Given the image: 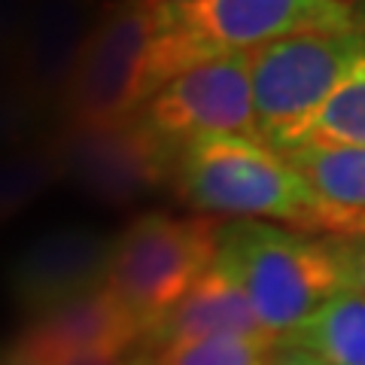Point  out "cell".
<instances>
[{
	"instance_id": "obj_9",
	"label": "cell",
	"mask_w": 365,
	"mask_h": 365,
	"mask_svg": "<svg viewBox=\"0 0 365 365\" xmlns=\"http://www.w3.org/2000/svg\"><path fill=\"white\" fill-rule=\"evenodd\" d=\"M116 237L64 225L25 244L9 262L6 287L28 319L107 287Z\"/></svg>"
},
{
	"instance_id": "obj_20",
	"label": "cell",
	"mask_w": 365,
	"mask_h": 365,
	"mask_svg": "<svg viewBox=\"0 0 365 365\" xmlns=\"http://www.w3.org/2000/svg\"><path fill=\"white\" fill-rule=\"evenodd\" d=\"M34 0H0V49L16 55L31 19Z\"/></svg>"
},
{
	"instance_id": "obj_25",
	"label": "cell",
	"mask_w": 365,
	"mask_h": 365,
	"mask_svg": "<svg viewBox=\"0 0 365 365\" xmlns=\"http://www.w3.org/2000/svg\"><path fill=\"white\" fill-rule=\"evenodd\" d=\"M0 365H37L34 359H28L21 350H16V347H9L6 353H0Z\"/></svg>"
},
{
	"instance_id": "obj_1",
	"label": "cell",
	"mask_w": 365,
	"mask_h": 365,
	"mask_svg": "<svg viewBox=\"0 0 365 365\" xmlns=\"http://www.w3.org/2000/svg\"><path fill=\"white\" fill-rule=\"evenodd\" d=\"M174 192L207 216L259 220L304 235L359 237L365 213L326 201L287 155L247 137H201L180 150Z\"/></svg>"
},
{
	"instance_id": "obj_18",
	"label": "cell",
	"mask_w": 365,
	"mask_h": 365,
	"mask_svg": "<svg viewBox=\"0 0 365 365\" xmlns=\"http://www.w3.org/2000/svg\"><path fill=\"white\" fill-rule=\"evenodd\" d=\"M43 104H37L16 79L0 86V155L19 150L25 143H34L37 125L46 116Z\"/></svg>"
},
{
	"instance_id": "obj_5",
	"label": "cell",
	"mask_w": 365,
	"mask_h": 365,
	"mask_svg": "<svg viewBox=\"0 0 365 365\" xmlns=\"http://www.w3.org/2000/svg\"><path fill=\"white\" fill-rule=\"evenodd\" d=\"M347 28L353 16L344 0H204L189 21L155 37L153 95L204 58L253 52L295 34Z\"/></svg>"
},
{
	"instance_id": "obj_24",
	"label": "cell",
	"mask_w": 365,
	"mask_h": 365,
	"mask_svg": "<svg viewBox=\"0 0 365 365\" xmlns=\"http://www.w3.org/2000/svg\"><path fill=\"white\" fill-rule=\"evenodd\" d=\"M9 79H16V55L0 49V86L9 83Z\"/></svg>"
},
{
	"instance_id": "obj_2",
	"label": "cell",
	"mask_w": 365,
	"mask_h": 365,
	"mask_svg": "<svg viewBox=\"0 0 365 365\" xmlns=\"http://www.w3.org/2000/svg\"><path fill=\"white\" fill-rule=\"evenodd\" d=\"M220 265L274 338H287L329 299L347 289L332 244L287 225L232 220L220 225Z\"/></svg>"
},
{
	"instance_id": "obj_4",
	"label": "cell",
	"mask_w": 365,
	"mask_h": 365,
	"mask_svg": "<svg viewBox=\"0 0 365 365\" xmlns=\"http://www.w3.org/2000/svg\"><path fill=\"white\" fill-rule=\"evenodd\" d=\"M220 225L213 216L150 210L116 235L107 289L146 335L216 262Z\"/></svg>"
},
{
	"instance_id": "obj_11",
	"label": "cell",
	"mask_w": 365,
	"mask_h": 365,
	"mask_svg": "<svg viewBox=\"0 0 365 365\" xmlns=\"http://www.w3.org/2000/svg\"><path fill=\"white\" fill-rule=\"evenodd\" d=\"M143 338V326L104 287L55 307L43 317L28 319L25 332L16 338L13 347L37 365H61L73 356H83V353H134L140 350Z\"/></svg>"
},
{
	"instance_id": "obj_15",
	"label": "cell",
	"mask_w": 365,
	"mask_h": 365,
	"mask_svg": "<svg viewBox=\"0 0 365 365\" xmlns=\"http://www.w3.org/2000/svg\"><path fill=\"white\" fill-rule=\"evenodd\" d=\"M61 182L55 140H34L0 155V225L16 220L34 201Z\"/></svg>"
},
{
	"instance_id": "obj_12",
	"label": "cell",
	"mask_w": 365,
	"mask_h": 365,
	"mask_svg": "<svg viewBox=\"0 0 365 365\" xmlns=\"http://www.w3.org/2000/svg\"><path fill=\"white\" fill-rule=\"evenodd\" d=\"M216 335H268L259 323L244 289L216 265L198 277L182 299L150 329L140 350H158L177 341L216 338Z\"/></svg>"
},
{
	"instance_id": "obj_14",
	"label": "cell",
	"mask_w": 365,
	"mask_h": 365,
	"mask_svg": "<svg viewBox=\"0 0 365 365\" xmlns=\"http://www.w3.org/2000/svg\"><path fill=\"white\" fill-rule=\"evenodd\" d=\"M280 155L326 201L365 213V146H299Z\"/></svg>"
},
{
	"instance_id": "obj_7",
	"label": "cell",
	"mask_w": 365,
	"mask_h": 365,
	"mask_svg": "<svg viewBox=\"0 0 365 365\" xmlns=\"http://www.w3.org/2000/svg\"><path fill=\"white\" fill-rule=\"evenodd\" d=\"M61 182L110 207H125L174 182L177 150L137 113L110 125H64L52 137Z\"/></svg>"
},
{
	"instance_id": "obj_8",
	"label": "cell",
	"mask_w": 365,
	"mask_h": 365,
	"mask_svg": "<svg viewBox=\"0 0 365 365\" xmlns=\"http://www.w3.org/2000/svg\"><path fill=\"white\" fill-rule=\"evenodd\" d=\"M140 119L180 153L201 137L259 140L250 52H228L180 71L140 107Z\"/></svg>"
},
{
	"instance_id": "obj_22",
	"label": "cell",
	"mask_w": 365,
	"mask_h": 365,
	"mask_svg": "<svg viewBox=\"0 0 365 365\" xmlns=\"http://www.w3.org/2000/svg\"><path fill=\"white\" fill-rule=\"evenodd\" d=\"M131 353L122 350H101V353H83V356H73L61 365H128Z\"/></svg>"
},
{
	"instance_id": "obj_3",
	"label": "cell",
	"mask_w": 365,
	"mask_h": 365,
	"mask_svg": "<svg viewBox=\"0 0 365 365\" xmlns=\"http://www.w3.org/2000/svg\"><path fill=\"white\" fill-rule=\"evenodd\" d=\"M365 58V31H311L250 52L259 140L289 153Z\"/></svg>"
},
{
	"instance_id": "obj_21",
	"label": "cell",
	"mask_w": 365,
	"mask_h": 365,
	"mask_svg": "<svg viewBox=\"0 0 365 365\" xmlns=\"http://www.w3.org/2000/svg\"><path fill=\"white\" fill-rule=\"evenodd\" d=\"M155 16V25L158 34H168V31H177L182 21H189L195 16V9L204 4V0H146Z\"/></svg>"
},
{
	"instance_id": "obj_16",
	"label": "cell",
	"mask_w": 365,
	"mask_h": 365,
	"mask_svg": "<svg viewBox=\"0 0 365 365\" xmlns=\"http://www.w3.org/2000/svg\"><path fill=\"white\" fill-rule=\"evenodd\" d=\"M158 365H277L280 338L274 335H216L146 350Z\"/></svg>"
},
{
	"instance_id": "obj_26",
	"label": "cell",
	"mask_w": 365,
	"mask_h": 365,
	"mask_svg": "<svg viewBox=\"0 0 365 365\" xmlns=\"http://www.w3.org/2000/svg\"><path fill=\"white\" fill-rule=\"evenodd\" d=\"M128 365H158V362H155L153 353H146V350H134V353H131V359H128Z\"/></svg>"
},
{
	"instance_id": "obj_6",
	"label": "cell",
	"mask_w": 365,
	"mask_h": 365,
	"mask_svg": "<svg viewBox=\"0 0 365 365\" xmlns=\"http://www.w3.org/2000/svg\"><path fill=\"white\" fill-rule=\"evenodd\" d=\"M158 25L146 0H116L91 34L61 101L67 125L134 119L153 95Z\"/></svg>"
},
{
	"instance_id": "obj_17",
	"label": "cell",
	"mask_w": 365,
	"mask_h": 365,
	"mask_svg": "<svg viewBox=\"0 0 365 365\" xmlns=\"http://www.w3.org/2000/svg\"><path fill=\"white\" fill-rule=\"evenodd\" d=\"M299 146H365V58L323 104L292 150Z\"/></svg>"
},
{
	"instance_id": "obj_23",
	"label": "cell",
	"mask_w": 365,
	"mask_h": 365,
	"mask_svg": "<svg viewBox=\"0 0 365 365\" xmlns=\"http://www.w3.org/2000/svg\"><path fill=\"white\" fill-rule=\"evenodd\" d=\"M277 365H329V362H319L314 356H307L302 350H289V347H280V359Z\"/></svg>"
},
{
	"instance_id": "obj_13",
	"label": "cell",
	"mask_w": 365,
	"mask_h": 365,
	"mask_svg": "<svg viewBox=\"0 0 365 365\" xmlns=\"http://www.w3.org/2000/svg\"><path fill=\"white\" fill-rule=\"evenodd\" d=\"M280 347L329 365H365V295L356 289L338 292L283 338Z\"/></svg>"
},
{
	"instance_id": "obj_10",
	"label": "cell",
	"mask_w": 365,
	"mask_h": 365,
	"mask_svg": "<svg viewBox=\"0 0 365 365\" xmlns=\"http://www.w3.org/2000/svg\"><path fill=\"white\" fill-rule=\"evenodd\" d=\"M107 6L104 0H34L16 52V83L46 110L61 107Z\"/></svg>"
},
{
	"instance_id": "obj_19",
	"label": "cell",
	"mask_w": 365,
	"mask_h": 365,
	"mask_svg": "<svg viewBox=\"0 0 365 365\" xmlns=\"http://www.w3.org/2000/svg\"><path fill=\"white\" fill-rule=\"evenodd\" d=\"M335 256H338V265L344 271V280H347V289H356L365 295V235L359 237H329Z\"/></svg>"
}]
</instances>
